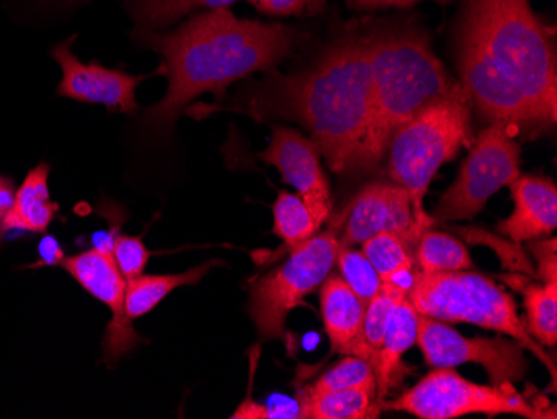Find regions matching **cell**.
<instances>
[{"label": "cell", "mask_w": 557, "mask_h": 419, "mask_svg": "<svg viewBox=\"0 0 557 419\" xmlns=\"http://www.w3.org/2000/svg\"><path fill=\"white\" fill-rule=\"evenodd\" d=\"M409 301L421 315L444 323H469L508 334L522 348L534 353L556 380V365L543 346L529 334L519 318L511 294L504 293L493 280L472 271L425 274L416 271L408 293Z\"/></svg>", "instance_id": "6"}, {"label": "cell", "mask_w": 557, "mask_h": 419, "mask_svg": "<svg viewBox=\"0 0 557 419\" xmlns=\"http://www.w3.org/2000/svg\"><path fill=\"white\" fill-rule=\"evenodd\" d=\"M419 349L433 368H456L474 362L486 369L491 384L509 386L524 380L528 361L524 348L508 337H466L440 319L419 312Z\"/></svg>", "instance_id": "10"}, {"label": "cell", "mask_w": 557, "mask_h": 419, "mask_svg": "<svg viewBox=\"0 0 557 419\" xmlns=\"http://www.w3.org/2000/svg\"><path fill=\"white\" fill-rule=\"evenodd\" d=\"M297 402L300 419H377L383 412V402L375 387H347L322 393L299 390Z\"/></svg>", "instance_id": "19"}, {"label": "cell", "mask_w": 557, "mask_h": 419, "mask_svg": "<svg viewBox=\"0 0 557 419\" xmlns=\"http://www.w3.org/2000/svg\"><path fill=\"white\" fill-rule=\"evenodd\" d=\"M372 101L359 171H372L386 156L391 137L404 122L433 104L454 84L424 30L387 27L368 34Z\"/></svg>", "instance_id": "4"}, {"label": "cell", "mask_w": 557, "mask_h": 419, "mask_svg": "<svg viewBox=\"0 0 557 419\" xmlns=\"http://www.w3.org/2000/svg\"><path fill=\"white\" fill-rule=\"evenodd\" d=\"M529 251L536 261V278L543 283H557L556 237L529 244Z\"/></svg>", "instance_id": "33"}, {"label": "cell", "mask_w": 557, "mask_h": 419, "mask_svg": "<svg viewBox=\"0 0 557 419\" xmlns=\"http://www.w3.org/2000/svg\"><path fill=\"white\" fill-rule=\"evenodd\" d=\"M453 44L461 84L486 121L533 136L556 126V37L529 0H462Z\"/></svg>", "instance_id": "1"}, {"label": "cell", "mask_w": 557, "mask_h": 419, "mask_svg": "<svg viewBox=\"0 0 557 419\" xmlns=\"http://www.w3.org/2000/svg\"><path fill=\"white\" fill-rule=\"evenodd\" d=\"M322 323L331 349L337 355L366 359L362 326L366 305L347 286L339 274H329L319 287Z\"/></svg>", "instance_id": "16"}, {"label": "cell", "mask_w": 557, "mask_h": 419, "mask_svg": "<svg viewBox=\"0 0 557 419\" xmlns=\"http://www.w3.org/2000/svg\"><path fill=\"white\" fill-rule=\"evenodd\" d=\"M524 294L525 328L546 348L557 343V283L528 284Z\"/></svg>", "instance_id": "25"}, {"label": "cell", "mask_w": 557, "mask_h": 419, "mask_svg": "<svg viewBox=\"0 0 557 419\" xmlns=\"http://www.w3.org/2000/svg\"><path fill=\"white\" fill-rule=\"evenodd\" d=\"M512 136L515 131L504 122H491L479 134L458 180L441 197L433 214H429L433 224L474 218L491 196L521 174V147Z\"/></svg>", "instance_id": "9"}, {"label": "cell", "mask_w": 557, "mask_h": 419, "mask_svg": "<svg viewBox=\"0 0 557 419\" xmlns=\"http://www.w3.org/2000/svg\"><path fill=\"white\" fill-rule=\"evenodd\" d=\"M336 266L339 269V276L346 281L356 296L364 305L371 301L372 296L383 286V280L379 278L377 271L371 264L364 252L350 248H339L337 251Z\"/></svg>", "instance_id": "28"}, {"label": "cell", "mask_w": 557, "mask_h": 419, "mask_svg": "<svg viewBox=\"0 0 557 419\" xmlns=\"http://www.w3.org/2000/svg\"><path fill=\"white\" fill-rule=\"evenodd\" d=\"M236 0H129L136 30L159 33L199 9H227Z\"/></svg>", "instance_id": "24"}, {"label": "cell", "mask_w": 557, "mask_h": 419, "mask_svg": "<svg viewBox=\"0 0 557 419\" xmlns=\"http://www.w3.org/2000/svg\"><path fill=\"white\" fill-rule=\"evenodd\" d=\"M62 268L74 278L87 293L109 306L112 312L104 337V362L115 365L127 353L144 343L133 326V319L125 315V287L127 281L115 264L112 248H94L79 255L65 256Z\"/></svg>", "instance_id": "11"}, {"label": "cell", "mask_w": 557, "mask_h": 419, "mask_svg": "<svg viewBox=\"0 0 557 419\" xmlns=\"http://www.w3.org/2000/svg\"><path fill=\"white\" fill-rule=\"evenodd\" d=\"M72 39L64 40L52 49V58L62 69V81L58 94L86 104H102L121 114L136 115L140 106L136 89L146 76H131L119 69L90 62L84 64L72 52Z\"/></svg>", "instance_id": "14"}, {"label": "cell", "mask_w": 557, "mask_h": 419, "mask_svg": "<svg viewBox=\"0 0 557 419\" xmlns=\"http://www.w3.org/2000/svg\"><path fill=\"white\" fill-rule=\"evenodd\" d=\"M386 411H403L419 419H453L468 415H518L529 419H556V406L519 393L515 384L484 386L471 383L454 368H434L399 398L383 402Z\"/></svg>", "instance_id": "8"}, {"label": "cell", "mask_w": 557, "mask_h": 419, "mask_svg": "<svg viewBox=\"0 0 557 419\" xmlns=\"http://www.w3.org/2000/svg\"><path fill=\"white\" fill-rule=\"evenodd\" d=\"M112 255L115 264L125 281L140 276L149 262V249L144 246L143 237L125 236L112 231Z\"/></svg>", "instance_id": "30"}, {"label": "cell", "mask_w": 557, "mask_h": 419, "mask_svg": "<svg viewBox=\"0 0 557 419\" xmlns=\"http://www.w3.org/2000/svg\"><path fill=\"white\" fill-rule=\"evenodd\" d=\"M259 158L281 172L284 183L296 189L318 226H324L333 214V196L315 144L299 131L274 126L271 143Z\"/></svg>", "instance_id": "12"}, {"label": "cell", "mask_w": 557, "mask_h": 419, "mask_svg": "<svg viewBox=\"0 0 557 419\" xmlns=\"http://www.w3.org/2000/svg\"><path fill=\"white\" fill-rule=\"evenodd\" d=\"M344 219L346 212L336 215L327 230L287 252L283 264L250 281L247 312L262 341L283 340L287 316L333 273Z\"/></svg>", "instance_id": "7"}, {"label": "cell", "mask_w": 557, "mask_h": 419, "mask_svg": "<svg viewBox=\"0 0 557 419\" xmlns=\"http://www.w3.org/2000/svg\"><path fill=\"white\" fill-rule=\"evenodd\" d=\"M456 230L466 241H471L474 244L483 243L493 248L499 255L504 269H511V271H518V273L536 276V269L531 264V259L525 256V252L522 251L521 246L516 241L508 243V241L493 236V234L486 233V231L474 230V227H471V230L456 227Z\"/></svg>", "instance_id": "29"}, {"label": "cell", "mask_w": 557, "mask_h": 419, "mask_svg": "<svg viewBox=\"0 0 557 419\" xmlns=\"http://www.w3.org/2000/svg\"><path fill=\"white\" fill-rule=\"evenodd\" d=\"M14 183L9 177L0 176V226L4 223L15 201Z\"/></svg>", "instance_id": "36"}, {"label": "cell", "mask_w": 557, "mask_h": 419, "mask_svg": "<svg viewBox=\"0 0 557 419\" xmlns=\"http://www.w3.org/2000/svg\"><path fill=\"white\" fill-rule=\"evenodd\" d=\"M419 311L408 296L397 303L391 315L383 346L375 359L374 373L377 383V396L381 402L386 399L391 391L396 390L404 378L412 373V368L404 365V355L409 352L418 340Z\"/></svg>", "instance_id": "17"}, {"label": "cell", "mask_w": 557, "mask_h": 419, "mask_svg": "<svg viewBox=\"0 0 557 419\" xmlns=\"http://www.w3.org/2000/svg\"><path fill=\"white\" fill-rule=\"evenodd\" d=\"M49 172V164L44 162L30 169L24 183L15 193L14 206L0 226V233L24 231V233L40 234L49 230L59 214V205L50 197Z\"/></svg>", "instance_id": "18"}, {"label": "cell", "mask_w": 557, "mask_h": 419, "mask_svg": "<svg viewBox=\"0 0 557 419\" xmlns=\"http://www.w3.org/2000/svg\"><path fill=\"white\" fill-rule=\"evenodd\" d=\"M414 258L419 271L425 274L454 273L474 268L461 239L431 227L419 236L414 246Z\"/></svg>", "instance_id": "22"}, {"label": "cell", "mask_w": 557, "mask_h": 419, "mask_svg": "<svg viewBox=\"0 0 557 419\" xmlns=\"http://www.w3.org/2000/svg\"><path fill=\"white\" fill-rule=\"evenodd\" d=\"M471 97L461 83H456L391 137L386 151L391 183L411 194L416 223L422 233L433 227L424 209L425 193L437 171L462 147L471 146Z\"/></svg>", "instance_id": "5"}, {"label": "cell", "mask_w": 557, "mask_h": 419, "mask_svg": "<svg viewBox=\"0 0 557 419\" xmlns=\"http://www.w3.org/2000/svg\"><path fill=\"white\" fill-rule=\"evenodd\" d=\"M233 419H300V406L296 399H284V403L259 405L249 398L240 403L237 411L231 416Z\"/></svg>", "instance_id": "31"}, {"label": "cell", "mask_w": 557, "mask_h": 419, "mask_svg": "<svg viewBox=\"0 0 557 419\" xmlns=\"http://www.w3.org/2000/svg\"><path fill=\"white\" fill-rule=\"evenodd\" d=\"M406 296H408V291L403 289V287L383 283L381 289L366 305L362 341H364L366 361L371 362L372 368H374L375 359H377L381 346H383L391 315H393L397 303L403 301Z\"/></svg>", "instance_id": "26"}, {"label": "cell", "mask_w": 557, "mask_h": 419, "mask_svg": "<svg viewBox=\"0 0 557 419\" xmlns=\"http://www.w3.org/2000/svg\"><path fill=\"white\" fill-rule=\"evenodd\" d=\"M222 264L221 261H208L196 268L189 269L186 273L180 274H140L134 280L127 281L125 287V315L129 319H137L140 316L149 315L159 303L164 301L172 291L183 286H194L199 283L206 274L215 266Z\"/></svg>", "instance_id": "20"}, {"label": "cell", "mask_w": 557, "mask_h": 419, "mask_svg": "<svg viewBox=\"0 0 557 419\" xmlns=\"http://www.w3.org/2000/svg\"><path fill=\"white\" fill-rule=\"evenodd\" d=\"M272 214H274L272 233L284 244L283 249H278L272 259L283 258V255L299 248L300 244L311 239L321 231L297 194L278 190L272 205Z\"/></svg>", "instance_id": "23"}, {"label": "cell", "mask_w": 557, "mask_h": 419, "mask_svg": "<svg viewBox=\"0 0 557 419\" xmlns=\"http://www.w3.org/2000/svg\"><path fill=\"white\" fill-rule=\"evenodd\" d=\"M37 252H39V261L34 262L33 268H37V266H61L62 259L65 258L61 244L52 236H46L40 241Z\"/></svg>", "instance_id": "34"}, {"label": "cell", "mask_w": 557, "mask_h": 419, "mask_svg": "<svg viewBox=\"0 0 557 419\" xmlns=\"http://www.w3.org/2000/svg\"><path fill=\"white\" fill-rule=\"evenodd\" d=\"M133 39L164 61L168 93L140 119L144 136L162 143L196 97L211 93L224 101L227 87L255 72H272L293 56L300 34L284 24L237 19L230 9H214L171 33L136 30Z\"/></svg>", "instance_id": "3"}, {"label": "cell", "mask_w": 557, "mask_h": 419, "mask_svg": "<svg viewBox=\"0 0 557 419\" xmlns=\"http://www.w3.org/2000/svg\"><path fill=\"white\" fill-rule=\"evenodd\" d=\"M44 2H50L54 5H74L77 2H86V0H44Z\"/></svg>", "instance_id": "37"}, {"label": "cell", "mask_w": 557, "mask_h": 419, "mask_svg": "<svg viewBox=\"0 0 557 419\" xmlns=\"http://www.w3.org/2000/svg\"><path fill=\"white\" fill-rule=\"evenodd\" d=\"M362 252L371 261L383 283L411 289L414 283V249L396 233H379L362 243Z\"/></svg>", "instance_id": "21"}, {"label": "cell", "mask_w": 557, "mask_h": 419, "mask_svg": "<svg viewBox=\"0 0 557 419\" xmlns=\"http://www.w3.org/2000/svg\"><path fill=\"white\" fill-rule=\"evenodd\" d=\"M354 9L411 8L424 0H347ZM437 4H449L450 0H434Z\"/></svg>", "instance_id": "35"}, {"label": "cell", "mask_w": 557, "mask_h": 419, "mask_svg": "<svg viewBox=\"0 0 557 419\" xmlns=\"http://www.w3.org/2000/svg\"><path fill=\"white\" fill-rule=\"evenodd\" d=\"M347 387H375L374 368L371 362L359 356H344L336 366L327 369L318 380L302 387L306 393H322V391L347 390Z\"/></svg>", "instance_id": "27"}, {"label": "cell", "mask_w": 557, "mask_h": 419, "mask_svg": "<svg viewBox=\"0 0 557 419\" xmlns=\"http://www.w3.org/2000/svg\"><path fill=\"white\" fill-rule=\"evenodd\" d=\"M341 248L362 244L379 233H396L414 249L422 231L416 223L411 194L394 183H369L346 209Z\"/></svg>", "instance_id": "13"}, {"label": "cell", "mask_w": 557, "mask_h": 419, "mask_svg": "<svg viewBox=\"0 0 557 419\" xmlns=\"http://www.w3.org/2000/svg\"><path fill=\"white\" fill-rule=\"evenodd\" d=\"M509 187L515 212L497 224V233L516 243L553 234L557 227V187L554 181L519 174Z\"/></svg>", "instance_id": "15"}, {"label": "cell", "mask_w": 557, "mask_h": 419, "mask_svg": "<svg viewBox=\"0 0 557 419\" xmlns=\"http://www.w3.org/2000/svg\"><path fill=\"white\" fill-rule=\"evenodd\" d=\"M259 12L272 17L314 15L322 11L325 0H247Z\"/></svg>", "instance_id": "32"}, {"label": "cell", "mask_w": 557, "mask_h": 419, "mask_svg": "<svg viewBox=\"0 0 557 419\" xmlns=\"http://www.w3.org/2000/svg\"><path fill=\"white\" fill-rule=\"evenodd\" d=\"M372 77L368 36L339 37L306 67L244 87L230 111L256 121L299 122L329 169L358 172L371 119Z\"/></svg>", "instance_id": "2"}]
</instances>
